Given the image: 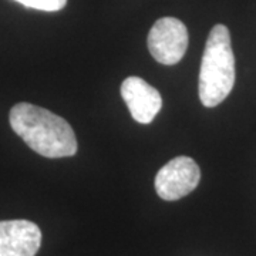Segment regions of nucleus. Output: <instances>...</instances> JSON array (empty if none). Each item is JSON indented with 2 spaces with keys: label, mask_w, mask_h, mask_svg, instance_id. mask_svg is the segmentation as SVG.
Listing matches in <instances>:
<instances>
[{
  "label": "nucleus",
  "mask_w": 256,
  "mask_h": 256,
  "mask_svg": "<svg viewBox=\"0 0 256 256\" xmlns=\"http://www.w3.org/2000/svg\"><path fill=\"white\" fill-rule=\"evenodd\" d=\"M146 43L158 63L174 66L182 60L188 48V30L178 18H162L151 28Z\"/></svg>",
  "instance_id": "7ed1b4c3"
},
{
  "label": "nucleus",
  "mask_w": 256,
  "mask_h": 256,
  "mask_svg": "<svg viewBox=\"0 0 256 256\" xmlns=\"http://www.w3.org/2000/svg\"><path fill=\"white\" fill-rule=\"evenodd\" d=\"M201 171L191 156H176L158 171L156 191L164 201H176L191 194L200 184Z\"/></svg>",
  "instance_id": "20e7f679"
},
{
  "label": "nucleus",
  "mask_w": 256,
  "mask_h": 256,
  "mask_svg": "<svg viewBox=\"0 0 256 256\" xmlns=\"http://www.w3.org/2000/svg\"><path fill=\"white\" fill-rule=\"evenodd\" d=\"M42 230L26 220H0V256H36Z\"/></svg>",
  "instance_id": "39448f33"
},
{
  "label": "nucleus",
  "mask_w": 256,
  "mask_h": 256,
  "mask_svg": "<svg viewBox=\"0 0 256 256\" xmlns=\"http://www.w3.org/2000/svg\"><path fill=\"white\" fill-rule=\"evenodd\" d=\"M121 96L131 117L140 124H150L161 111L162 98L160 92L141 77H128L121 84Z\"/></svg>",
  "instance_id": "423d86ee"
},
{
  "label": "nucleus",
  "mask_w": 256,
  "mask_h": 256,
  "mask_svg": "<svg viewBox=\"0 0 256 256\" xmlns=\"http://www.w3.org/2000/svg\"><path fill=\"white\" fill-rule=\"evenodd\" d=\"M20 4L43 12H57L67 4V0H16Z\"/></svg>",
  "instance_id": "0eeeda50"
},
{
  "label": "nucleus",
  "mask_w": 256,
  "mask_h": 256,
  "mask_svg": "<svg viewBox=\"0 0 256 256\" xmlns=\"http://www.w3.org/2000/svg\"><path fill=\"white\" fill-rule=\"evenodd\" d=\"M9 121L13 131L40 156L64 158L77 152V138L72 126L52 111L18 102L10 110Z\"/></svg>",
  "instance_id": "f257e3e1"
},
{
  "label": "nucleus",
  "mask_w": 256,
  "mask_h": 256,
  "mask_svg": "<svg viewBox=\"0 0 256 256\" xmlns=\"http://www.w3.org/2000/svg\"><path fill=\"white\" fill-rule=\"evenodd\" d=\"M235 86V56L226 26L216 24L206 38L202 56L198 92L200 100L208 107H216L225 100Z\"/></svg>",
  "instance_id": "f03ea898"
}]
</instances>
